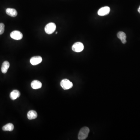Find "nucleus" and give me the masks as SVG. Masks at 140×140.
Returning a JSON list of instances; mask_svg holds the SVG:
<instances>
[{
  "label": "nucleus",
  "mask_w": 140,
  "mask_h": 140,
  "mask_svg": "<svg viewBox=\"0 0 140 140\" xmlns=\"http://www.w3.org/2000/svg\"><path fill=\"white\" fill-rule=\"evenodd\" d=\"M61 87L64 90H69L73 87V84L68 79H65L62 80L60 83Z\"/></svg>",
  "instance_id": "7ed1b4c3"
},
{
  "label": "nucleus",
  "mask_w": 140,
  "mask_h": 140,
  "mask_svg": "<svg viewBox=\"0 0 140 140\" xmlns=\"http://www.w3.org/2000/svg\"><path fill=\"white\" fill-rule=\"evenodd\" d=\"M10 66L9 63L7 61H5L3 63L1 67V71L4 74L7 72V70Z\"/></svg>",
  "instance_id": "f8f14e48"
},
{
  "label": "nucleus",
  "mask_w": 140,
  "mask_h": 140,
  "mask_svg": "<svg viewBox=\"0 0 140 140\" xmlns=\"http://www.w3.org/2000/svg\"><path fill=\"white\" fill-rule=\"evenodd\" d=\"M31 86L33 89H38L42 87V84L39 81L34 80L31 83Z\"/></svg>",
  "instance_id": "9d476101"
},
{
  "label": "nucleus",
  "mask_w": 140,
  "mask_h": 140,
  "mask_svg": "<svg viewBox=\"0 0 140 140\" xmlns=\"http://www.w3.org/2000/svg\"><path fill=\"white\" fill-rule=\"evenodd\" d=\"M6 12L7 15L12 17H16L18 15V13L16 10L13 8H7L6 9Z\"/></svg>",
  "instance_id": "6e6552de"
},
{
  "label": "nucleus",
  "mask_w": 140,
  "mask_h": 140,
  "mask_svg": "<svg viewBox=\"0 0 140 140\" xmlns=\"http://www.w3.org/2000/svg\"><path fill=\"white\" fill-rule=\"evenodd\" d=\"M138 12L139 13H140V6H139V8L138 9Z\"/></svg>",
  "instance_id": "dca6fc26"
},
{
  "label": "nucleus",
  "mask_w": 140,
  "mask_h": 140,
  "mask_svg": "<svg viewBox=\"0 0 140 140\" xmlns=\"http://www.w3.org/2000/svg\"><path fill=\"white\" fill-rule=\"evenodd\" d=\"M37 114L35 111H30L27 113V117L29 120H32L37 117Z\"/></svg>",
  "instance_id": "ddd939ff"
},
{
  "label": "nucleus",
  "mask_w": 140,
  "mask_h": 140,
  "mask_svg": "<svg viewBox=\"0 0 140 140\" xmlns=\"http://www.w3.org/2000/svg\"><path fill=\"white\" fill-rule=\"evenodd\" d=\"M56 25L54 23H49L46 26L45 30L46 33L48 34H51L55 31Z\"/></svg>",
  "instance_id": "f03ea898"
},
{
  "label": "nucleus",
  "mask_w": 140,
  "mask_h": 140,
  "mask_svg": "<svg viewBox=\"0 0 140 140\" xmlns=\"http://www.w3.org/2000/svg\"><path fill=\"white\" fill-rule=\"evenodd\" d=\"M14 128V126L13 124L9 123L3 126L2 129L4 131H12Z\"/></svg>",
  "instance_id": "4468645a"
},
{
  "label": "nucleus",
  "mask_w": 140,
  "mask_h": 140,
  "mask_svg": "<svg viewBox=\"0 0 140 140\" xmlns=\"http://www.w3.org/2000/svg\"><path fill=\"white\" fill-rule=\"evenodd\" d=\"M57 33H58L57 32H56V34H57Z\"/></svg>",
  "instance_id": "f3484780"
},
{
  "label": "nucleus",
  "mask_w": 140,
  "mask_h": 140,
  "mask_svg": "<svg viewBox=\"0 0 140 140\" xmlns=\"http://www.w3.org/2000/svg\"><path fill=\"white\" fill-rule=\"evenodd\" d=\"M84 46L83 43L81 42H77L74 43L72 46V49L76 52H80L83 50Z\"/></svg>",
  "instance_id": "20e7f679"
},
{
  "label": "nucleus",
  "mask_w": 140,
  "mask_h": 140,
  "mask_svg": "<svg viewBox=\"0 0 140 140\" xmlns=\"http://www.w3.org/2000/svg\"><path fill=\"white\" fill-rule=\"evenodd\" d=\"M110 12V8L108 6L102 7L99 9L98 12V14L100 16H104L109 14Z\"/></svg>",
  "instance_id": "423d86ee"
},
{
  "label": "nucleus",
  "mask_w": 140,
  "mask_h": 140,
  "mask_svg": "<svg viewBox=\"0 0 140 140\" xmlns=\"http://www.w3.org/2000/svg\"><path fill=\"white\" fill-rule=\"evenodd\" d=\"M10 36L14 39L19 40L23 38V34L19 31L15 30L12 32L10 34Z\"/></svg>",
  "instance_id": "39448f33"
},
{
  "label": "nucleus",
  "mask_w": 140,
  "mask_h": 140,
  "mask_svg": "<svg viewBox=\"0 0 140 140\" xmlns=\"http://www.w3.org/2000/svg\"><path fill=\"white\" fill-rule=\"evenodd\" d=\"M42 58L40 56H35L31 58L30 60V62L33 66L38 65L42 61Z\"/></svg>",
  "instance_id": "0eeeda50"
},
{
  "label": "nucleus",
  "mask_w": 140,
  "mask_h": 140,
  "mask_svg": "<svg viewBox=\"0 0 140 140\" xmlns=\"http://www.w3.org/2000/svg\"><path fill=\"white\" fill-rule=\"evenodd\" d=\"M90 132V129L88 127L84 126L79 131L78 134L79 140H84L86 139L88 136V134Z\"/></svg>",
  "instance_id": "f257e3e1"
},
{
  "label": "nucleus",
  "mask_w": 140,
  "mask_h": 140,
  "mask_svg": "<svg viewBox=\"0 0 140 140\" xmlns=\"http://www.w3.org/2000/svg\"><path fill=\"white\" fill-rule=\"evenodd\" d=\"M117 37L120 39L121 40L123 44H125L126 42V36L125 33L123 32H119L117 34Z\"/></svg>",
  "instance_id": "1a4fd4ad"
},
{
  "label": "nucleus",
  "mask_w": 140,
  "mask_h": 140,
  "mask_svg": "<svg viewBox=\"0 0 140 140\" xmlns=\"http://www.w3.org/2000/svg\"><path fill=\"white\" fill-rule=\"evenodd\" d=\"M20 95V93L19 91L17 90H14L10 93V97L12 100H15L19 97Z\"/></svg>",
  "instance_id": "9b49d317"
},
{
  "label": "nucleus",
  "mask_w": 140,
  "mask_h": 140,
  "mask_svg": "<svg viewBox=\"0 0 140 140\" xmlns=\"http://www.w3.org/2000/svg\"><path fill=\"white\" fill-rule=\"evenodd\" d=\"M5 25L3 23H0V35L3 34L4 32Z\"/></svg>",
  "instance_id": "2eb2a0df"
}]
</instances>
